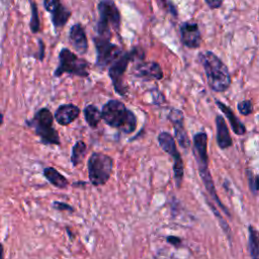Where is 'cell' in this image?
I'll list each match as a JSON object with an SVG mask.
<instances>
[{
    "instance_id": "obj_30",
    "label": "cell",
    "mask_w": 259,
    "mask_h": 259,
    "mask_svg": "<svg viewBox=\"0 0 259 259\" xmlns=\"http://www.w3.org/2000/svg\"><path fill=\"white\" fill-rule=\"evenodd\" d=\"M204 2L211 9H217V8L221 7V5L223 4V1H221V0H205Z\"/></svg>"
},
{
    "instance_id": "obj_28",
    "label": "cell",
    "mask_w": 259,
    "mask_h": 259,
    "mask_svg": "<svg viewBox=\"0 0 259 259\" xmlns=\"http://www.w3.org/2000/svg\"><path fill=\"white\" fill-rule=\"evenodd\" d=\"M37 45H38V50H37V53L35 54V58L41 62L45 58V44L42 39L39 38L37 41Z\"/></svg>"
},
{
    "instance_id": "obj_10",
    "label": "cell",
    "mask_w": 259,
    "mask_h": 259,
    "mask_svg": "<svg viewBox=\"0 0 259 259\" xmlns=\"http://www.w3.org/2000/svg\"><path fill=\"white\" fill-rule=\"evenodd\" d=\"M93 42L96 50L95 66L100 70L109 68L122 54V50L110 39L97 36L93 38Z\"/></svg>"
},
{
    "instance_id": "obj_1",
    "label": "cell",
    "mask_w": 259,
    "mask_h": 259,
    "mask_svg": "<svg viewBox=\"0 0 259 259\" xmlns=\"http://www.w3.org/2000/svg\"><path fill=\"white\" fill-rule=\"evenodd\" d=\"M198 60L203 67L210 89L215 92L226 91L231 84V76L224 62L210 51L200 52Z\"/></svg>"
},
{
    "instance_id": "obj_20",
    "label": "cell",
    "mask_w": 259,
    "mask_h": 259,
    "mask_svg": "<svg viewBox=\"0 0 259 259\" xmlns=\"http://www.w3.org/2000/svg\"><path fill=\"white\" fill-rule=\"evenodd\" d=\"M83 114H84V118H85L87 124L91 128L97 127L100 120L102 119L101 111L94 104L86 105L83 109Z\"/></svg>"
},
{
    "instance_id": "obj_18",
    "label": "cell",
    "mask_w": 259,
    "mask_h": 259,
    "mask_svg": "<svg viewBox=\"0 0 259 259\" xmlns=\"http://www.w3.org/2000/svg\"><path fill=\"white\" fill-rule=\"evenodd\" d=\"M215 103L218 105V107L223 111V113L226 115V117L228 118V120L230 121L231 123V126H232V130L233 132L236 134V135H244L246 133V128H245V125L239 120V118L235 115V113L232 111V109L227 106L225 103L219 101V100H215Z\"/></svg>"
},
{
    "instance_id": "obj_24",
    "label": "cell",
    "mask_w": 259,
    "mask_h": 259,
    "mask_svg": "<svg viewBox=\"0 0 259 259\" xmlns=\"http://www.w3.org/2000/svg\"><path fill=\"white\" fill-rule=\"evenodd\" d=\"M252 104L249 100H243L241 102H239L238 104V110L240 113L244 114V115H248L252 112Z\"/></svg>"
},
{
    "instance_id": "obj_6",
    "label": "cell",
    "mask_w": 259,
    "mask_h": 259,
    "mask_svg": "<svg viewBox=\"0 0 259 259\" xmlns=\"http://www.w3.org/2000/svg\"><path fill=\"white\" fill-rule=\"evenodd\" d=\"M136 59H140V60L144 59V52L141 49L134 48L132 51L123 53L108 68V76L112 82L115 93L118 94L119 96L125 97L127 95V86L124 83L123 76L130 62Z\"/></svg>"
},
{
    "instance_id": "obj_8",
    "label": "cell",
    "mask_w": 259,
    "mask_h": 259,
    "mask_svg": "<svg viewBox=\"0 0 259 259\" xmlns=\"http://www.w3.org/2000/svg\"><path fill=\"white\" fill-rule=\"evenodd\" d=\"M65 73L86 78L89 76V63L68 48H62L59 53V65L54 71V76L61 77Z\"/></svg>"
},
{
    "instance_id": "obj_27",
    "label": "cell",
    "mask_w": 259,
    "mask_h": 259,
    "mask_svg": "<svg viewBox=\"0 0 259 259\" xmlns=\"http://www.w3.org/2000/svg\"><path fill=\"white\" fill-rule=\"evenodd\" d=\"M53 207L58 209V210H68V211H73L74 210V208L70 204L62 202V201H54L53 202Z\"/></svg>"
},
{
    "instance_id": "obj_16",
    "label": "cell",
    "mask_w": 259,
    "mask_h": 259,
    "mask_svg": "<svg viewBox=\"0 0 259 259\" xmlns=\"http://www.w3.org/2000/svg\"><path fill=\"white\" fill-rule=\"evenodd\" d=\"M80 112V108L73 103L61 104L56 109L54 117L60 125H68L79 117Z\"/></svg>"
},
{
    "instance_id": "obj_21",
    "label": "cell",
    "mask_w": 259,
    "mask_h": 259,
    "mask_svg": "<svg viewBox=\"0 0 259 259\" xmlns=\"http://www.w3.org/2000/svg\"><path fill=\"white\" fill-rule=\"evenodd\" d=\"M86 152H87V145L84 141L79 140L74 144L72 148V153H71V163L73 167H77L81 163V161L86 155Z\"/></svg>"
},
{
    "instance_id": "obj_12",
    "label": "cell",
    "mask_w": 259,
    "mask_h": 259,
    "mask_svg": "<svg viewBox=\"0 0 259 259\" xmlns=\"http://www.w3.org/2000/svg\"><path fill=\"white\" fill-rule=\"evenodd\" d=\"M45 9L51 14V20L55 29H60L68 22L72 11L59 0H45L42 2Z\"/></svg>"
},
{
    "instance_id": "obj_5",
    "label": "cell",
    "mask_w": 259,
    "mask_h": 259,
    "mask_svg": "<svg viewBox=\"0 0 259 259\" xmlns=\"http://www.w3.org/2000/svg\"><path fill=\"white\" fill-rule=\"evenodd\" d=\"M99 18L97 21L98 36L110 39L112 30L118 32L120 29V12L115 2L110 0L99 1L97 4Z\"/></svg>"
},
{
    "instance_id": "obj_23",
    "label": "cell",
    "mask_w": 259,
    "mask_h": 259,
    "mask_svg": "<svg viewBox=\"0 0 259 259\" xmlns=\"http://www.w3.org/2000/svg\"><path fill=\"white\" fill-rule=\"evenodd\" d=\"M29 5H30V12H31L30 21H29V28H30V31L32 33H37L39 31V28H40V21H39V17H38L37 5L34 1H30Z\"/></svg>"
},
{
    "instance_id": "obj_11",
    "label": "cell",
    "mask_w": 259,
    "mask_h": 259,
    "mask_svg": "<svg viewBox=\"0 0 259 259\" xmlns=\"http://www.w3.org/2000/svg\"><path fill=\"white\" fill-rule=\"evenodd\" d=\"M168 119L171 121L174 128V136L178 145L184 149L188 150L191 147V141L187 134V131L184 125V114L183 112L176 107H171L168 113Z\"/></svg>"
},
{
    "instance_id": "obj_13",
    "label": "cell",
    "mask_w": 259,
    "mask_h": 259,
    "mask_svg": "<svg viewBox=\"0 0 259 259\" xmlns=\"http://www.w3.org/2000/svg\"><path fill=\"white\" fill-rule=\"evenodd\" d=\"M133 74L143 81L161 80L164 77L161 66L154 61H139L133 68Z\"/></svg>"
},
{
    "instance_id": "obj_22",
    "label": "cell",
    "mask_w": 259,
    "mask_h": 259,
    "mask_svg": "<svg viewBox=\"0 0 259 259\" xmlns=\"http://www.w3.org/2000/svg\"><path fill=\"white\" fill-rule=\"evenodd\" d=\"M249 251L252 259H259V233L253 227H249Z\"/></svg>"
},
{
    "instance_id": "obj_7",
    "label": "cell",
    "mask_w": 259,
    "mask_h": 259,
    "mask_svg": "<svg viewBox=\"0 0 259 259\" xmlns=\"http://www.w3.org/2000/svg\"><path fill=\"white\" fill-rule=\"evenodd\" d=\"M89 181L94 186L107 183L113 171V159L101 152H93L87 162Z\"/></svg>"
},
{
    "instance_id": "obj_29",
    "label": "cell",
    "mask_w": 259,
    "mask_h": 259,
    "mask_svg": "<svg viewBox=\"0 0 259 259\" xmlns=\"http://www.w3.org/2000/svg\"><path fill=\"white\" fill-rule=\"evenodd\" d=\"M249 174V183H250V187L252 188V190L255 192L259 189V178L258 177H253L251 176V173Z\"/></svg>"
},
{
    "instance_id": "obj_19",
    "label": "cell",
    "mask_w": 259,
    "mask_h": 259,
    "mask_svg": "<svg viewBox=\"0 0 259 259\" xmlns=\"http://www.w3.org/2000/svg\"><path fill=\"white\" fill-rule=\"evenodd\" d=\"M42 174L45 178L54 186L60 189L67 188L69 185L68 179L62 175L56 168L54 167H46L42 170Z\"/></svg>"
},
{
    "instance_id": "obj_25",
    "label": "cell",
    "mask_w": 259,
    "mask_h": 259,
    "mask_svg": "<svg viewBox=\"0 0 259 259\" xmlns=\"http://www.w3.org/2000/svg\"><path fill=\"white\" fill-rule=\"evenodd\" d=\"M161 4L163 5V8L173 17H177L178 16V10L177 7L175 6V4L171 1H162Z\"/></svg>"
},
{
    "instance_id": "obj_3",
    "label": "cell",
    "mask_w": 259,
    "mask_h": 259,
    "mask_svg": "<svg viewBox=\"0 0 259 259\" xmlns=\"http://www.w3.org/2000/svg\"><path fill=\"white\" fill-rule=\"evenodd\" d=\"M193 156L196 160L198 172L200 175V178L204 184L205 189L209 193V195L212 197V199L224 209V205L221 203L220 198L217 195V191L214 188V183L211 178V174L208 170V155H207V135L205 132L201 131L196 133L193 136Z\"/></svg>"
},
{
    "instance_id": "obj_9",
    "label": "cell",
    "mask_w": 259,
    "mask_h": 259,
    "mask_svg": "<svg viewBox=\"0 0 259 259\" xmlns=\"http://www.w3.org/2000/svg\"><path fill=\"white\" fill-rule=\"evenodd\" d=\"M158 143L162 150L173 159V174L177 188L181 187L184 177V163L177 150L175 138L168 132H161L158 135Z\"/></svg>"
},
{
    "instance_id": "obj_17",
    "label": "cell",
    "mask_w": 259,
    "mask_h": 259,
    "mask_svg": "<svg viewBox=\"0 0 259 259\" xmlns=\"http://www.w3.org/2000/svg\"><path fill=\"white\" fill-rule=\"evenodd\" d=\"M217 126V143L221 149H227L232 146V139L229 133L228 125L222 115L215 116Z\"/></svg>"
},
{
    "instance_id": "obj_26",
    "label": "cell",
    "mask_w": 259,
    "mask_h": 259,
    "mask_svg": "<svg viewBox=\"0 0 259 259\" xmlns=\"http://www.w3.org/2000/svg\"><path fill=\"white\" fill-rule=\"evenodd\" d=\"M151 94H152V98H153V102L156 104V105H161L162 103H164L166 100H165V97L163 95V93L161 91H159L157 88H153L151 90Z\"/></svg>"
},
{
    "instance_id": "obj_15",
    "label": "cell",
    "mask_w": 259,
    "mask_h": 259,
    "mask_svg": "<svg viewBox=\"0 0 259 259\" xmlns=\"http://www.w3.org/2000/svg\"><path fill=\"white\" fill-rule=\"evenodd\" d=\"M69 41L73 49L80 55H85L88 51V39L83 25L79 22L73 24L69 30Z\"/></svg>"
},
{
    "instance_id": "obj_14",
    "label": "cell",
    "mask_w": 259,
    "mask_h": 259,
    "mask_svg": "<svg viewBox=\"0 0 259 259\" xmlns=\"http://www.w3.org/2000/svg\"><path fill=\"white\" fill-rule=\"evenodd\" d=\"M181 42L188 49H197L201 45L199 26L194 21H184L179 26Z\"/></svg>"
},
{
    "instance_id": "obj_2",
    "label": "cell",
    "mask_w": 259,
    "mask_h": 259,
    "mask_svg": "<svg viewBox=\"0 0 259 259\" xmlns=\"http://www.w3.org/2000/svg\"><path fill=\"white\" fill-rule=\"evenodd\" d=\"M101 113L102 119L107 125L123 134H132L137 128L138 119L136 114L120 100H108L102 106Z\"/></svg>"
},
{
    "instance_id": "obj_4",
    "label": "cell",
    "mask_w": 259,
    "mask_h": 259,
    "mask_svg": "<svg viewBox=\"0 0 259 259\" xmlns=\"http://www.w3.org/2000/svg\"><path fill=\"white\" fill-rule=\"evenodd\" d=\"M54 115L47 107L39 108L32 118L26 119L25 124L31 128L44 145L60 146L59 133L54 127Z\"/></svg>"
}]
</instances>
